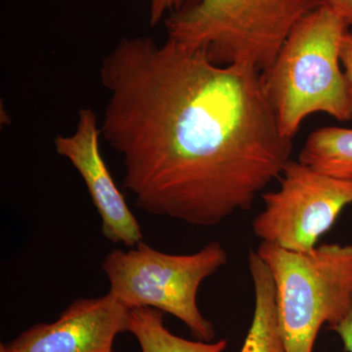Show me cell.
<instances>
[{
    "instance_id": "obj_5",
    "label": "cell",
    "mask_w": 352,
    "mask_h": 352,
    "mask_svg": "<svg viewBox=\"0 0 352 352\" xmlns=\"http://www.w3.org/2000/svg\"><path fill=\"white\" fill-rule=\"evenodd\" d=\"M228 254L210 242L190 254H170L140 242L131 251L113 250L102 263L110 282L109 293L131 308L151 307L182 321L204 342L215 338L214 326L197 303L201 283L226 265Z\"/></svg>"
},
{
    "instance_id": "obj_7",
    "label": "cell",
    "mask_w": 352,
    "mask_h": 352,
    "mask_svg": "<svg viewBox=\"0 0 352 352\" xmlns=\"http://www.w3.org/2000/svg\"><path fill=\"white\" fill-rule=\"evenodd\" d=\"M100 122L94 111L80 109L75 131L55 138L59 156L68 160L82 176L94 207L100 214L104 237L133 248L142 242L138 220L116 185L101 154Z\"/></svg>"
},
{
    "instance_id": "obj_8",
    "label": "cell",
    "mask_w": 352,
    "mask_h": 352,
    "mask_svg": "<svg viewBox=\"0 0 352 352\" xmlns=\"http://www.w3.org/2000/svg\"><path fill=\"white\" fill-rule=\"evenodd\" d=\"M129 308L112 294L78 298L52 323H38L4 344L7 352H113Z\"/></svg>"
},
{
    "instance_id": "obj_9",
    "label": "cell",
    "mask_w": 352,
    "mask_h": 352,
    "mask_svg": "<svg viewBox=\"0 0 352 352\" xmlns=\"http://www.w3.org/2000/svg\"><path fill=\"white\" fill-rule=\"evenodd\" d=\"M248 265L254 292L251 327L240 352H287L278 318L276 288L270 267L251 251Z\"/></svg>"
},
{
    "instance_id": "obj_11",
    "label": "cell",
    "mask_w": 352,
    "mask_h": 352,
    "mask_svg": "<svg viewBox=\"0 0 352 352\" xmlns=\"http://www.w3.org/2000/svg\"><path fill=\"white\" fill-rule=\"evenodd\" d=\"M298 161L323 175L352 178V129H316L308 136Z\"/></svg>"
},
{
    "instance_id": "obj_14",
    "label": "cell",
    "mask_w": 352,
    "mask_h": 352,
    "mask_svg": "<svg viewBox=\"0 0 352 352\" xmlns=\"http://www.w3.org/2000/svg\"><path fill=\"white\" fill-rule=\"evenodd\" d=\"M328 329L339 336L344 344V352H352V305L342 320Z\"/></svg>"
},
{
    "instance_id": "obj_13",
    "label": "cell",
    "mask_w": 352,
    "mask_h": 352,
    "mask_svg": "<svg viewBox=\"0 0 352 352\" xmlns=\"http://www.w3.org/2000/svg\"><path fill=\"white\" fill-rule=\"evenodd\" d=\"M340 64L344 68L347 94L352 108V30L347 31L342 38L340 52Z\"/></svg>"
},
{
    "instance_id": "obj_2",
    "label": "cell",
    "mask_w": 352,
    "mask_h": 352,
    "mask_svg": "<svg viewBox=\"0 0 352 352\" xmlns=\"http://www.w3.org/2000/svg\"><path fill=\"white\" fill-rule=\"evenodd\" d=\"M349 25L322 2L289 32L276 59L263 73L264 88L278 127L292 139L308 116L320 112L352 119L340 45Z\"/></svg>"
},
{
    "instance_id": "obj_1",
    "label": "cell",
    "mask_w": 352,
    "mask_h": 352,
    "mask_svg": "<svg viewBox=\"0 0 352 352\" xmlns=\"http://www.w3.org/2000/svg\"><path fill=\"white\" fill-rule=\"evenodd\" d=\"M101 136L122 157L124 188L147 214L212 227L250 210L279 179L292 139L263 73L217 65L168 38H124L102 60Z\"/></svg>"
},
{
    "instance_id": "obj_6",
    "label": "cell",
    "mask_w": 352,
    "mask_h": 352,
    "mask_svg": "<svg viewBox=\"0 0 352 352\" xmlns=\"http://www.w3.org/2000/svg\"><path fill=\"white\" fill-rule=\"evenodd\" d=\"M279 179V189L261 195L264 208L252 220V232L282 249L311 251L351 205L352 178L332 177L289 160Z\"/></svg>"
},
{
    "instance_id": "obj_16",
    "label": "cell",
    "mask_w": 352,
    "mask_h": 352,
    "mask_svg": "<svg viewBox=\"0 0 352 352\" xmlns=\"http://www.w3.org/2000/svg\"><path fill=\"white\" fill-rule=\"evenodd\" d=\"M0 352H7L6 347H4V344H1V346H0Z\"/></svg>"
},
{
    "instance_id": "obj_10",
    "label": "cell",
    "mask_w": 352,
    "mask_h": 352,
    "mask_svg": "<svg viewBox=\"0 0 352 352\" xmlns=\"http://www.w3.org/2000/svg\"><path fill=\"white\" fill-rule=\"evenodd\" d=\"M164 314L151 307L131 308L126 332L131 333L142 352H223L226 340L217 342L190 340L173 335L164 326Z\"/></svg>"
},
{
    "instance_id": "obj_4",
    "label": "cell",
    "mask_w": 352,
    "mask_h": 352,
    "mask_svg": "<svg viewBox=\"0 0 352 352\" xmlns=\"http://www.w3.org/2000/svg\"><path fill=\"white\" fill-rule=\"evenodd\" d=\"M256 252L274 279L287 352H314L320 329L336 325L351 308L352 245L293 252L261 242Z\"/></svg>"
},
{
    "instance_id": "obj_12",
    "label": "cell",
    "mask_w": 352,
    "mask_h": 352,
    "mask_svg": "<svg viewBox=\"0 0 352 352\" xmlns=\"http://www.w3.org/2000/svg\"><path fill=\"white\" fill-rule=\"evenodd\" d=\"M198 1L200 0H149L150 24L157 25L164 17V14L168 11L175 12L187 4L195 3Z\"/></svg>"
},
{
    "instance_id": "obj_15",
    "label": "cell",
    "mask_w": 352,
    "mask_h": 352,
    "mask_svg": "<svg viewBox=\"0 0 352 352\" xmlns=\"http://www.w3.org/2000/svg\"><path fill=\"white\" fill-rule=\"evenodd\" d=\"M323 2L339 14L347 25H352V0H323Z\"/></svg>"
},
{
    "instance_id": "obj_3",
    "label": "cell",
    "mask_w": 352,
    "mask_h": 352,
    "mask_svg": "<svg viewBox=\"0 0 352 352\" xmlns=\"http://www.w3.org/2000/svg\"><path fill=\"white\" fill-rule=\"evenodd\" d=\"M323 0H200L170 14L168 38L217 65L265 72L289 32Z\"/></svg>"
}]
</instances>
